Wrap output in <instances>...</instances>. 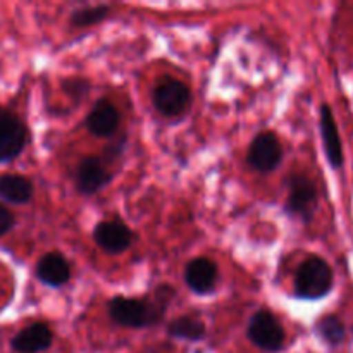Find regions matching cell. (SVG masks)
Segmentation results:
<instances>
[{"label": "cell", "mask_w": 353, "mask_h": 353, "mask_svg": "<svg viewBox=\"0 0 353 353\" xmlns=\"http://www.w3.org/2000/svg\"><path fill=\"white\" fill-rule=\"evenodd\" d=\"M333 288V271L324 259H305L295 276V293L303 300H319Z\"/></svg>", "instance_id": "1"}, {"label": "cell", "mask_w": 353, "mask_h": 353, "mask_svg": "<svg viewBox=\"0 0 353 353\" xmlns=\"http://www.w3.org/2000/svg\"><path fill=\"white\" fill-rule=\"evenodd\" d=\"M109 316L119 326L147 327L157 323L161 310L155 309L154 303H147L143 300L116 296L109 302Z\"/></svg>", "instance_id": "2"}, {"label": "cell", "mask_w": 353, "mask_h": 353, "mask_svg": "<svg viewBox=\"0 0 353 353\" xmlns=\"http://www.w3.org/2000/svg\"><path fill=\"white\" fill-rule=\"evenodd\" d=\"M247 334L252 343L264 352H278L285 343V331L281 324L268 310H259L257 314H254L248 323Z\"/></svg>", "instance_id": "3"}, {"label": "cell", "mask_w": 353, "mask_h": 353, "mask_svg": "<svg viewBox=\"0 0 353 353\" xmlns=\"http://www.w3.org/2000/svg\"><path fill=\"white\" fill-rule=\"evenodd\" d=\"M28 141L23 121L10 110L0 107V162H10L21 155Z\"/></svg>", "instance_id": "4"}, {"label": "cell", "mask_w": 353, "mask_h": 353, "mask_svg": "<svg viewBox=\"0 0 353 353\" xmlns=\"http://www.w3.org/2000/svg\"><path fill=\"white\" fill-rule=\"evenodd\" d=\"M190 102H192V92L185 83L178 79H162L154 92V105L162 116H179L188 109Z\"/></svg>", "instance_id": "5"}, {"label": "cell", "mask_w": 353, "mask_h": 353, "mask_svg": "<svg viewBox=\"0 0 353 353\" xmlns=\"http://www.w3.org/2000/svg\"><path fill=\"white\" fill-rule=\"evenodd\" d=\"M283 148L278 138L272 133H261L254 138L248 148V164L259 172H271L279 165Z\"/></svg>", "instance_id": "6"}, {"label": "cell", "mask_w": 353, "mask_h": 353, "mask_svg": "<svg viewBox=\"0 0 353 353\" xmlns=\"http://www.w3.org/2000/svg\"><path fill=\"white\" fill-rule=\"evenodd\" d=\"M317 205V190L307 176H293L290 179V195L286 209L290 214L302 217L303 221L312 219Z\"/></svg>", "instance_id": "7"}, {"label": "cell", "mask_w": 353, "mask_h": 353, "mask_svg": "<svg viewBox=\"0 0 353 353\" xmlns=\"http://www.w3.org/2000/svg\"><path fill=\"white\" fill-rule=\"evenodd\" d=\"M110 181V172L100 159L88 157L79 162L76 169V188L83 195H93Z\"/></svg>", "instance_id": "8"}, {"label": "cell", "mask_w": 353, "mask_h": 353, "mask_svg": "<svg viewBox=\"0 0 353 353\" xmlns=\"http://www.w3.org/2000/svg\"><path fill=\"white\" fill-rule=\"evenodd\" d=\"M97 245L109 254H121L131 243V231L119 221H103L93 231Z\"/></svg>", "instance_id": "9"}, {"label": "cell", "mask_w": 353, "mask_h": 353, "mask_svg": "<svg viewBox=\"0 0 353 353\" xmlns=\"http://www.w3.org/2000/svg\"><path fill=\"white\" fill-rule=\"evenodd\" d=\"M34 272L43 285L52 286V288H59L71 279V265H69L68 259L57 252L43 255L38 261Z\"/></svg>", "instance_id": "10"}, {"label": "cell", "mask_w": 353, "mask_h": 353, "mask_svg": "<svg viewBox=\"0 0 353 353\" xmlns=\"http://www.w3.org/2000/svg\"><path fill=\"white\" fill-rule=\"evenodd\" d=\"M186 285L190 290L199 295H205V293L212 292L214 286L217 283V268L212 261L205 257L193 259L188 265H186L185 272Z\"/></svg>", "instance_id": "11"}, {"label": "cell", "mask_w": 353, "mask_h": 353, "mask_svg": "<svg viewBox=\"0 0 353 353\" xmlns=\"http://www.w3.org/2000/svg\"><path fill=\"white\" fill-rule=\"evenodd\" d=\"M119 112L109 100H99L86 119L90 133L99 138L112 137L119 126Z\"/></svg>", "instance_id": "12"}, {"label": "cell", "mask_w": 353, "mask_h": 353, "mask_svg": "<svg viewBox=\"0 0 353 353\" xmlns=\"http://www.w3.org/2000/svg\"><path fill=\"white\" fill-rule=\"evenodd\" d=\"M321 134H323L327 161L334 169H340L343 165V148H341L340 133H338L330 105H323V109H321Z\"/></svg>", "instance_id": "13"}, {"label": "cell", "mask_w": 353, "mask_h": 353, "mask_svg": "<svg viewBox=\"0 0 353 353\" xmlns=\"http://www.w3.org/2000/svg\"><path fill=\"white\" fill-rule=\"evenodd\" d=\"M12 348L19 353H38L52 345V331L47 324L34 323L12 338Z\"/></svg>", "instance_id": "14"}, {"label": "cell", "mask_w": 353, "mask_h": 353, "mask_svg": "<svg viewBox=\"0 0 353 353\" xmlns=\"http://www.w3.org/2000/svg\"><path fill=\"white\" fill-rule=\"evenodd\" d=\"M31 196H33V185L28 178L19 174L0 176V199L21 205L30 202Z\"/></svg>", "instance_id": "15"}, {"label": "cell", "mask_w": 353, "mask_h": 353, "mask_svg": "<svg viewBox=\"0 0 353 353\" xmlns=\"http://www.w3.org/2000/svg\"><path fill=\"white\" fill-rule=\"evenodd\" d=\"M169 334L179 340L199 341L205 336V326L200 319L192 316H183L169 324Z\"/></svg>", "instance_id": "16"}, {"label": "cell", "mask_w": 353, "mask_h": 353, "mask_svg": "<svg viewBox=\"0 0 353 353\" xmlns=\"http://www.w3.org/2000/svg\"><path fill=\"white\" fill-rule=\"evenodd\" d=\"M319 336L331 347H338L345 340V326L336 316H326L316 326Z\"/></svg>", "instance_id": "17"}, {"label": "cell", "mask_w": 353, "mask_h": 353, "mask_svg": "<svg viewBox=\"0 0 353 353\" xmlns=\"http://www.w3.org/2000/svg\"><path fill=\"white\" fill-rule=\"evenodd\" d=\"M110 12L109 6H92V7H85V9H79L76 12H72L71 17V24L72 26H90V24L100 23L102 19H105Z\"/></svg>", "instance_id": "18"}, {"label": "cell", "mask_w": 353, "mask_h": 353, "mask_svg": "<svg viewBox=\"0 0 353 353\" xmlns=\"http://www.w3.org/2000/svg\"><path fill=\"white\" fill-rule=\"evenodd\" d=\"M14 223H16V219H14V214L10 212L6 205H2V203H0V238L12 230Z\"/></svg>", "instance_id": "19"}]
</instances>
